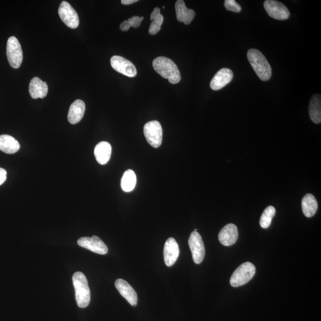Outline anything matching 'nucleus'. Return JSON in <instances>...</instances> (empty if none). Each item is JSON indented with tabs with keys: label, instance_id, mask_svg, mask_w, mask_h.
<instances>
[{
	"label": "nucleus",
	"instance_id": "1",
	"mask_svg": "<svg viewBox=\"0 0 321 321\" xmlns=\"http://www.w3.org/2000/svg\"><path fill=\"white\" fill-rule=\"evenodd\" d=\"M153 69L163 78L168 79L172 84H176L181 80V75L177 65L172 60L159 57L153 60L152 62Z\"/></svg>",
	"mask_w": 321,
	"mask_h": 321
},
{
	"label": "nucleus",
	"instance_id": "2",
	"mask_svg": "<svg viewBox=\"0 0 321 321\" xmlns=\"http://www.w3.org/2000/svg\"><path fill=\"white\" fill-rule=\"evenodd\" d=\"M247 56L250 65L260 80L267 81L272 78V67L261 52L256 49H250Z\"/></svg>",
	"mask_w": 321,
	"mask_h": 321
},
{
	"label": "nucleus",
	"instance_id": "3",
	"mask_svg": "<svg viewBox=\"0 0 321 321\" xmlns=\"http://www.w3.org/2000/svg\"><path fill=\"white\" fill-rule=\"evenodd\" d=\"M72 280L77 304L80 308H85L89 305L91 301V292L88 280L82 272H76L73 274Z\"/></svg>",
	"mask_w": 321,
	"mask_h": 321
},
{
	"label": "nucleus",
	"instance_id": "4",
	"mask_svg": "<svg viewBox=\"0 0 321 321\" xmlns=\"http://www.w3.org/2000/svg\"><path fill=\"white\" fill-rule=\"evenodd\" d=\"M255 272V266L252 263L247 262L242 264L231 277V285L235 287L245 285L253 278Z\"/></svg>",
	"mask_w": 321,
	"mask_h": 321
},
{
	"label": "nucleus",
	"instance_id": "5",
	"mask_svg": "<svg viewBox=\"0 0 321 321\" xmlns=\"http://www.w3.org/2000/svg\"><path fill=\"white\" fill-rule=\"evenodd\" d=\"M7 57L10 65L13 69H18L23 62V51L21 43L15 36H11L7 43Z\"/></svg>",
	"mask_w": 321,
	"mask_h": 321
},
{
	"label": "nucleus",
	"instance_id": "6",
	"mask_svg": "<svg viewBox=\"0 0 321 321\" xmlns=\"http://www.w3.org/2000/svg\"><path fill=\"white\" fill-rule=\"evenodd\" d=\"M143 133L147 142L153 148H157L162 145L163 140V129L158 121H150L145 124Z\"/></svg>",
	"mask_w": 321,
	"mask_h": 321
},
{
	"label": "nucleus",
	"instance_id": "7",
	"mask_svg": "<svg viewBox=\"0 0 321 321\" xmlns=\"http://www.w3.org/2000/svg\"><path fill=\"white\" fill-rule=\"evenodd\" d=\"M59 15L63 23L70 28L76 29L79 25L78 13L67 2H63L59 9Z\"/></svg>",
	"mask_w": 321,
	"mask_h": 321
},
{
	"label": "nucleus",
	"instance_id": "8",
	"mask_svg": "<svg viewBox=\"0 0 321 321\" xmlns=\"http://www.w3.org/2000/svg\"><path fill=\"white\" fill-rule=\"evenodd\" d=\"M263 6L267 14L274 19L284 21L289 19L290 16L289 9L282 3L274 0H266Z\"/></svg>",
	"mask_w": 321,
	"mask_h": 321
},
{
	"label": "nucleus",
	"instance_id": "9",
	"mask_svg": "<svg viewBox=\"0 0 321 321\" xmlns=\"http://www.w3.org/2000/svg\"><path fill=\"white\" fill-rule=\"evenodd\" d=\"M189 245L191 250L193 261L199 264L203 261L205 255V246L201 236L198 232H193L189 239Z\"/></svg>",
	"mask_w": 321,
	"mask_h": 321
},
{
	"label": "nucleus",
	"instance_id": "10",
	"mask_svg": "<svg viewBox=\"0 0 321 321\" xmlns=\"http://www.w3.org/2000/svg\"><path fill=\"white\" fill-rule=\"evenodd\" d=\"M110 62H111V65L113 69L121 74L129 77V78H134L136 76V67L129 60L121 56H115L112 57Z\"/></svg>",
	"mask_w": 321,
	"mask_h": 321
},
{
	"label": "nucleus",
	"instance_id": "11",
	"mask_svg": "<svg viewBox=\"0 0 321 321\" xmlns=\"http://www.w3.org/2000/svg\"><path fill=\"white\" fill-rule=\"evenodd\" d=\"M78 244L80 246L100 255H105L109 251L108 247L96 236L81 237L78 240Z\"/></svg>",
	"mask_w": 321,
	"mask_h": 321
},
{
	"label": "nucleus",
	"instance_id": "12",
	"mask_svg": "<svg viewBox=\"0 0 321 321\" xmlns=\"http://www.w3.org/2000/svg\"><path fill=\"white\" fill-rule=\"evenodd\" d=\"M180 250L178 243L176 240L170 237L167 239L164 248V258L167 266H172L176 263L178 259Z\"/></svg>",
	"mask_w": 321,
	"mask_h": 321
},
{
	"label": "nucleus",
	"instance_id": "13",
	"mask_svg": "<svg viewBox=\"0 0 321 321\" xmlns=\"http://www.w3.org/2000/svg\"><path fill=\"white\" fill-rule=\"evenodd\" d=\"M233 78V73L229 69L223 68L219 70L213 76L210 87L214 91H218L224 88L232 81Z\"/></svg>",
	"mask_w": 321,
	"mask_h": 321
},
{
	"label": "nucleus",
	"instance_id": "14",
	"mask_svg": "<svg viewBox=\"0 0 321 321\" xmlns=\"http://www.w3.org/2000/svg\"><path fill=\"white\" fill-rule=\"evenodd\" d=\"M115 286L121 295L125 297L128 302L133 306H135L138 303V295L130 284L123 279H118L116 281Z\"/></svg>",
	"mask_w": 321,
	"mask_h": 321
},
{
	"label": "nucleus",
	"instance_id": "15",
	"mask_svg": "<svg viewBox=\"0 0 321 321\" xmlns=\"http://www.w3.org/2000/svg\"><path fill=\"white\" fill-rule=\"evenodd\" d=\"M238 236V230L236 226L233 224H229L220 231L219 239L220 242L224 246H230L236 242Z\"/></svg>",
	"mask_w": 321,
	"mask_h": 321
},
{
	"label": "nucleus",
	"instance_id": "16",
	"mask_svg": "<svg viewBox=\"0 0 321 321\" xmlns=\"http://www.w3.org/2000/svg\"><path fill=\"white\" fill-rule=\"evenodd\" d=\"M175 9L177 21L180 22H183L185 25H189L195 18V11L187 9L185 2L183 0H178L176 2Z\"/></svg>",
	"mask_w": 321,
	"mask_h": 321
},
{
	"label": "nucleus",
	"instance_id": "17",
	"mask_svg": "<svg viewBox=\"0 0 321 321\" xmlns=\"http://www.w3.org/2000/svg\"><path fill=\"white\" fill-rule=\"evenodd\" d=\"M48 85L41 79L35 77L30 82L29 91L33 99L43 98L47 95Z\"/></svg>",
	"mask_w": 321,
	"mask_h": 321
},
{
	"label": "nucleus",
	"instance_id": "18",
	"mask_svg": "<svg viewBox=\"0 0 321 321\" xmlns=\"http://www.w3.org/2000/svg\"><path fill=\"white\" fill-rule=\"evenodd\" d=\"M85 112V103L80 99H77L70 105L69 113L68 120L72 125H76L80 122L83 118Z\"/></svg>",
	"mask_w": 321,
	"mask_h": 321
},
{
	"label": "nucleus",
	"instance_id": "19",
	"mask_svg": "<svg viewBox=\"0 0 321 321\" xmlns=\"http://www.w3.org/2000/svg\"><path fill=\"white\" fill-rule=\"evenodd\" d=\"M112 148L109 142L102 141L96 145L94 150L95 158L100 165H105L111 158Z\"/></svg>",
	"mask_w": 321,
	"mask_h": 321
},
{
	"label": "nucleus",
	"instance_id": "20",
	"mask_svg": "<svg viewBox=\"0 0 321 321\" xmlns=\"http://www.w3.org/2000/svg\"><path fill=\"white\" fill-rule=\"evenodd\" d=\"M19 149V143L13 137L7 135H0V150L1 151L8 154H13L18 152Z\"/></svg>",
	"mask_w": 321,
	"mask_h": 321
},
{
	"label": "nucleus",
	"instance_id": "21",
	"mask_svg": "<svg viewBox=\"0 0 321 321\" xmlns=\"http://www.w3.org/2000/svg\"><path fill=\"white\" fill-rule=\"evenodd\" d=\"M309 114L311 120L315 124L321 122V97L315 94L311 98L309 105Z\"/></svg>",
	"mask_w": 321,
	"mask_h": 321
},
{
	"label": "nucleus",
	"instance_id": "22",
	"mask_svg": "<svg viewBox=\"0 0 321 321\" xmlns=\"http://www.w3.org/2000/svg\"><path fill=\"white\" fill-rule=\"evenodd\" d=\"M302 208L304 215L307 218L313 217L317 209V202L312 194H307L302 200Z\"/></svg>",
	"mask_w": 321,
	"mask_h": 321
},
{
	"label": "nucleus",
	"instance_id": "23",
	"mask_svg": "<svg viewBox=\"0 0 321 321\" xmlns=\"http://www.w3.org/2000/svg\"><path fill=\"white\" fill-rule=\"evenodd\" d=\"M136 174L132 170H128L124 173L121 180L122 189L124 192H130L135 189L136 184Z\"/></svg>",
	"mask_w": 321,
	"mask_h": 321
},
{
	"label": "nucleus",
	"instance_id": "24",
	"mask_svg": "<svg viewBox=\"0 0 321 321\" xmlns=\"http://www.w3.org/2000/svg\"><path fill=\"white\" fill-rule=\"evenodd\" d=\"M150 19L152 22L150 25L149 33L150 35H154L160 31L161 28H162L164 17L161 14V13L154 12L150 15Z\"/></svg>",
	"mask_w": 321,
	"mask_h": 321
},
{
	"label": "nucleus",
	"instance_id": "25",
	"mask_svg": "<svg viewBox=\"0 0 321 321\" xmlns=\"http://www.w3.org/2000/svg\"><path fill=\"white\" fill-rule=\"evenodd\" d=\"M276 209L273 206L266 207L263 212L260 219V225L263 229L269 228L274 216L276 214Z\"/></svg>",
	"mask_w": 321,
	"mask_h": 321
},
{
	"label": "nucleus",
	"instance_id": "26",
	"mask_svg": "<svg viewBox=\"0 0 321 321\" xmlns=\"http://www.w3.org/2000/svg\"><path fill=\"white\" fill-rule=\"evenodd\" d=\"M225 6L227 11H229L235 13H240L242 11V7L235 0H226Z\"/></svg>",
	"mask_w": 321,
	"mask_h": 321
},
{
	"label": "nucleus",
	"instance_id": "27",
	"mask_svg": "<svg viewBox=\"0 0 321 321\" xmlns=\"http://www.w3.org/2000/svg\"><path fill=\"white\" fill-rule=\"evenodd\" d=\"M143 17L133 16L128 20L130 26L134 28H138L141 24Z\"/></svg>",
	"mask_w": 321,
	"mask_h": 321
},
{
	"label": "nucleus",
	"instance_id": "28",
	"mask_svg": "<svg viewBox=\"0 0 321 321\" xmlns=\"http://www.w3.org/2000/svg\"><path fill=\"white\" fill-rule=\"evenodd\" d=\"M7 179V172L5 169L0 168V186L3 185Z\"/></svg>",
	"mask_w": 321,
	"mask_h": 321
},
{
	"label": "nucleus",
	"instance_id": "29",
	"mask_svg": "<svg viewBox=\"0 0 321 321\" xmlns=\"http://www.w3.org/2000/svg\"><path fill=\"white\" fill-rule=\"evenodd\" d=\"M130 27L131 26H130L128 21H125L121 23L120 28L122 31L126 32L129 31Z\"/></svg>",
	"mask_w": 321,
	"mask_h": 321
},
{
	"label": "nucleus",
	"instance_id": "30",
	"mask_svg": "<svg viewBox=\"0 0 321 321\" xmlns=\"http://www.w3.org/2000/svg\"><path fill=\"white\" fill-rule=\"evenodd\" d=\"M138 2V0H122L121 3L122 4L124 5H130Z\"/></svg>",
	"mask_w": 321,
	"mask_h": 321
},
{
	"label": "nucleus",
	"instance_id": "31",
	"mask_svg": "<svg viewBox=\"0 0 321 321\" xmlns=\"http://www.w3.org/2000/svg\"><path fill=\"white\" fill-rule=\"evenodd\" d=\"M197 231H198V230L195 229V230H194V232H197Z\"/></svg>",
	"mask_w": 321,
	"mask_h": 321
}]
</instances>
